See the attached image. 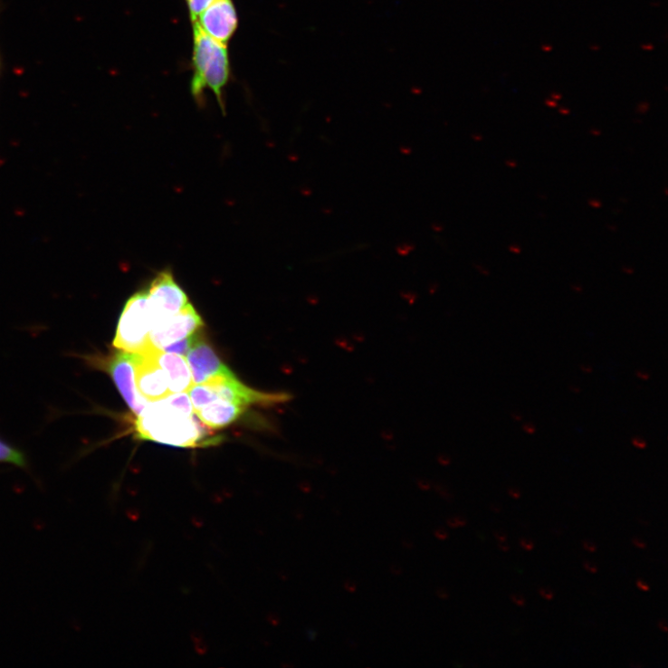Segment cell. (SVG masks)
Instances as JSON below:
<instances>
[{
    "label": "cell",
    "instance_id": "obj_14",
    "mask_svg": "<svg viewBox=\"0 0 668 668\" xmlns=\"http://www.w3.org/2000/svg\"><path fill=\"white\" fill-rule=\"evenodd\" d=\"M186 2H187L188 5L192 22H195L197 20L199 14L205 10L214 2V0H186Z\"/></svg>",
    "mask_w": 668,
    "mask_h": 668
},
{
    "label": "cell",
    "instance_id": "obj_47",
    "mask_svg": "<svg viewBox=\"0 0 668 668\" xmlns=\"http://www.w3.org/2000/svg\"><path fill=\"white\" fill-rule=\"evenodd\" d=\"M607 229H608V230H609L610 232H612V233H616V232H617V227H616V225H609V226H607Z\"/></svg>",
    "mask_w": 668,
    "mask_h": 668
},
{
    "label": "cell",
    "instance_id": "obj_32",
    "mask_svg": "<svg viewBox=\"0 0 668 668\" xmlns=\"http://www.w3.org/2000/svg\"><path fill=\"white\" fill-rule=\"evenodd\" d=\"M495 538L498 539V541H505L507 539V535L504 532L498 531L494 533Z\"/></svg>",
    "mask_w": 668,
    "mask_h": 668
},
{
    "label": "cell",
    "instance_id": "obj_23",
    "mask_svg": "<svg viewBox=\"0 0 668 668\" xmlns=\"http://www.w3.org/2000/svg\"><path fill=\"white\" fill-rule=\"evenodd\" d=\"M508 250L512 254L518 255V254H521L522 253V248H521V246H519L518 244H510L508 246Z\"/></svg>",
    "mask_w": 668,
    "mask_h": 668
},
{
    "label": "cell",
    "instance_id": "obj_18",
    "mask_svg": "<svg viewBox=\"0 0 668 668\" xmlns=\"http://www.w3.org/2000/svg\"><path fill=\"white\" fill-rule=\"evenodd\" d=\"M511 601L518 606H526V599L524 596H520V594H512L511 596Z\"/></svg>",
    "mask_w": 668,
    "mask_h": 668
},
{
    "label": "cell",
    "instance_id": "obj_45",
    "mask_svg": "<svg viewBox=\"0 0 668 668\" xmlns=\"http://www.w3.org/2000/svg\"><path fill=\"white\" fill-rule=\"evenodd\" d=\"M589 49L592 52H598V51L601 50V47L599 45H590Z\"/></svg>",
    "mask_w": 668,
    "mask_h": 668
},
{
    "label": "cell",
    "instance_id": "obj_51",
    "mask_svg": "<svg viewBox=\"0 0 668 668\" xmlns=\"http://www.w3.org/2000/svg\"><path fill=\"white\" fill-rule=\"evenodd\" d=\"M664 195L667 196V188L664 189Z\"/></svg>",
    "mask_w": 668,
    "mask_h": 668
},
{
    "label": "cell",
    "instance_id": "obj_36",
    "mask_svg": "<svg viewBox=\"0 0 668 668\" xmlns=\"http://www.w3.org/2000/svg\"><path fill=\"white\" fill-rule=\"evenodd\" d=\"M589 134L593 137H600L602 136V131L598 129L593 128L589 130Z\"/></svg>",
    "mask_w": 668,
    "mask_h": 668
},
{
    "label": "cell",
    "instance_id": "obj_31",
    "mask_svg": "<svg viewBox=\"0 0 668 668\" xmlns=\"http://www.w3.org/2000/svg\"><path fill=\"white\" fill-rule=\"evenodd\" d=\"M505 166L508 168L515 169L518 167V163L513 159H508L505 161Z\"/></svg>",
    "mask_w": 668,
    "mask_h": 668
},
{
    "label": "cell",
    "instance_id": "obj_6",
    "mask_svg": "<svg viewBox=\"0 0 668 668\" xmlns=\"http://www.w3.org/2000/svg\"><path fill=\"white\" fill-rule=\"evenodd\" d=\"M204 327V321L190 303L179 313L156 324L150 332L152 346L163 350L166 347L194 336Z\"/></svg>",
    "mask_w": 668,
    "mask_h": 668
},
{
    "label": "cell",
    "instance_id": "obj_20",
    "mask_svg": "<svg viewBox=\"0 0 668 668\" xmlns=\"http://www.w3.org/2000/svg\"><path fill=\"white\" fill-rule=\"evenodd\" d=\"M583 547L587 551L590 553L596 552L597 550V545L589 540L583 541Z\"/></svg>",
    "mask_w": 668,
    "mask_h": 668
},
{
    "label": "cell",
    "instance_id": "obj_41",
    "mask_svg": "<svg viewBox=\"0 0 668 668\" xmlns=\"http://www.w3.org/2000/svg\"><path fill=\"white\" fill-rule=\"evenodd\" d=\"M511 418H512V419H513V420H514L515 422H521V421H522V419H523L522 415H519V414H512V415H511Z\"/></svg>",
    "mask_w": 668,
    "mask_h": 668
},
{
    "label": "cell",
    "instance_id": "obj_2",
    "mask_svg": "<svg viewBox=\"0 0 668 668\" xmlns=\"http://www.w3.org/2000/svg\"><path fill=\"white\" fill-rule=\"evenodd\" d=\"M194 79L192 92L195 99L202 103L204 91L211 90L217 97L223 110V90L230 80V60L226 44H222L208 35L194 22Z\"/></svg>",
    "mask_w": 668,
    "mask_h": 668
},
{
    "label": "cell",
    "instance_id": "obj_12",
    "mask_svg": "<svg viewBox=\"0 0 668 668\" xmlns=\"http://www.w3.org/2000/svg\"><path fill=\"white\" fill-rule=\"evenodd\" d=\"M246 408L231 401L216 399L195 412L200 421L212 429H222L235 423Z\"/></svg>",
    "mask_w": 668,
    "mask_h": 668
},
{
    "label": "cell",
    "instance_id": "obj_17",
    "mask_svg": "<svg viewBox=\"0 0 668 668\" xmlns=\"http://www.w3.org/2000/svg\"><path fill=\"white\" fill-rule=\"evenodd\" d=\"M650 110V103L648 101H642L637 105L636 111L639 115H646Z\"/></svg>",
    "mask_w": 668,
    "mask_h": 668
},
{
    "label": "cell",
    "instance_id": "obj_26",
    "mask_svg": "<svg viewBox=\"0 0 668 668\" xmlns=\"http://www.w3.org/2000/svg\"><path fill=\"white\" fill-rule=\"evenodd\" d=\"M636 376L639 379L643 381H648L650 379V375L644 370H638Z\"/></svg>",
    "mask_w": 668,
    "mask_h": 668
},
{
    "label": "cell",
    "instance_id": "obj_11",
    "mask_svg": "<svg viewBox=\"0 0 668 668\" xmlns=\"http://www.w3.org/2000/svg\"><path fill=\"white\" fill-rule=\"evenodd\" d=\"M153 354L168 377L172 394L187 392L193 386L191 369L185 357L157 348Z\"/></svg>",
    "mask_w": 668,
    "mask_h": 668
},
{
    "label": "cell",
    "instance_id": "obj_39",
    "mask_svg": "<svg viewBox=\"0 0 668 668\" xmlns=\"http://www.w3.org/2000/svg\"><path fill=\"white\" fill-rule=\"evenodd\" d=\"M477 269L480 271L482 275L489 276L491 274V272L487 270L485 267L476 266Z\"/></svg>",
    "mask_w": 668,
    "mask_h": 668
},
{
    "label": "cell",
    "instance_id": "obj_49",
    "mask_svg": "<svg viewBox=\"0 0 668 668\" xmlns=\"http://www.w3.org/2000/svg\"><path fill=\"white\" fill-rule=\"evenodd\" d=\"M651 6H652V7H658V6H660V4H654V3H653V4H651Z\"/></svg>",
    "mask_w": 668,
    "mask_h": 668
},
{
    "label": "cell",
    "instance_id": "obj_8",
    "mask_svg": "<svg viewBox=\"0 0 668 668\" xmlns=\"http://www.w3.org/2000/svg\"><path fill=\"white\" fill-rule=\"evenodd\" d=\"M185 358L196 385L206 384L232 373L206 342L201 329L196 334L194 344Z\"/></svg>",
    "mask_w": 668,
    "mask_h": 668
},
{
    "label": "cell",
    "instance_id": "obj_29",
    "mask_svg": "<svg viewBox=\"0 0 668 668\" xmlns=\"http://www.w3.org/2000/svg\"><path fill=\"white\" fill-rule=\"evenodd\" d=\"M622 272L628 276H633L635 273V270L633 267L629 266H624L622 267Z\"/></svg>",
    "mask_w": 668,
    "mask_h": 668
},
{
    "label": "cell",
    "instance_id": "obj_43",
    "mask_svg": "<svg viewBox=\"0 0 668 668\" xmlns=\"http://www.w3.org/2000/svg\"><path fill=\"white\" fill-rule=\"evenodd\" d=\"M541 50L544 52H550L552 51V46H550V45H543V46H541Z\"/></svg>",
    "mask_w": 668,
    "mask_h": 668
},
{
    "label": "cell",
    "instance_id": "obj_42",
    "mask_svg": "<svg viewBox=\"0 0 668 668\" xmlns=\"http://www.w3.org/2000/svg\"><path fill=\"white\" fill-rule=\"evenodd\" d=\"M658 626L663 631V633H666L667 626H666V622L665 621H663V620L660 621L658 623Z\"/></svg>",
    "mask_w": 668,
    "mask_h": 668
},
{
    "label": "cell",
    "instance_id": "obj_15",
    "mask_svg": "<svg viewBox=\"0 0 668 668\" xmlns=\"http://www.w3.org/2000/svg\"><path fill=\"white\" fill-rule=\"evenodd\" d=\"M634 447L638 450H645L647 448V442L642 437H635L633 441Z\"/></svg>",
    "mask_w": 668,
    "mask_h": 668
},
{
    "label": "cell",
    "instance_id": "obj_34",
    "mask_svg": "<svg viewBox=\"0 0 668 668\" xmlns=\"http://www.w3.org/2000/svg\"><path fill=\"white\" fill-rule=\"evenodd\" d=\"M499 548H500L501 550L506 552V551H509L510 545L506 542V540L505 541H500Z\"/></svg>",
    "mask_w": 668,
    "mask_h": 668
},
{
    "label": "cell",
    "instance_id": "obj_5",
    "mask_svg": "<svg viewBox=\"0 0 668 668\" xmlns=\"http://www.w3.org/2000/svg\"><path fill=\"white\" fill-rule=\"evenodd\" d=\"M148 315L152 328L187 307V294L176 282L170 272H163L146 290Z\"/></svg>",
    "mask_w": 668,
    "mask_h": 668
},
{
    "label": "cell",
    "instance_id": "obj_33",
    "mask_svg": "<svg viewBox=\"0 0 668 668\" xmlns=\"http://www.w3.org/2000/svg\"><path fill=\"white\" fill-rule=\"evenodd\" d=\"M559 114L564 117H568L571 114V110L567 107H562L559 109Z\"/></svg>",
    "mask_w": 668,
    "mask_h": 668
},
{
    "label": "cell",
    "instance_id": "obj_3",
    "mask_svg": "<svg viewBox=\"0 0 668 668\" xmlns=\"http://www.w3.org/2000/svg\"><path fill=\"white\" fill-rule=\"evenodd\" d=\"M152 329L146 291L130 297L119 318L113 347L120 351L145 354L155 348L151 344Z\"/></svg>",
    "mask_w": 668,
    "mask_h": 668
},
{
    "label": "cell",
    "instance_id": "obj_13",
    "mask_svg": "<svg viewBox=\"0 0 668 668\" xmlns=\"http://www.w3.org/2000/svg\"><path fill=\"white\" fill-rule=\"evenodd\" d=\"M0 463L12 464L21 469L28 467L25 454L2 438H0Z\"/></svg>",
    "mask_w": 668,
    "mask_h": 668
},
{
    "label": "cell",
    "instance_id": "obj_40",
    "mask_svg": "<svg viewBox=\"0 0 668 668\" xmlns=\"http://www.w3.org/2000/svg\"><path fill=\"white\" fill-rule=\"evenodd\" d=\"M641 48L645 52H651L654 50V46L653 44H643Z\"/></svg>",
    "mask_w": 668,
    "mask_h": 668
},
{
    "label": "cell",
    "instance_id": "obj_28",
    "mask_svg": "<svg viewBox=\"0 0 668 668\" xmlns=\"http://www.w3.org/2000/svg\"><path fill=\"white\" fill-rule=\"evenodd\" d=\"M545 105L550 109H556L557 107H558V101L549 98L545 100Z\"/></svg>",
    "mask_w": 668,
    "mask_h": 668
},
{
    "label": "cell",
    "instance_id": "obj_9",
    "mask_svg": "<svg viewBox=\"0 0 668 668\" xmlns=\"http://www.w3.org/2000/svg\"><path fill=\"white\" fill-rule=\"evenodd\" d=\"M154 349L145 354H138L136 362L137 389L148 402L161 400L172 395L168 377L155 358Z\"/></svg>",
    "mask_w": 668,
    "mask_h": 668
},
{
    "label": "cell",
    "instance_id": "obj_50",
    "mask_svg": "<svg viewBox=\"0 0 668 668\" xmlns=\"http://www.w3.org/2000/svg\"><path fill=\"white\" fill-rule=\"evenodd\" d=\"M626 201H627L626 199H623V198H621V202H622V203H625V204H626V203H627Z\"/></svg>",
    "mask_w": 668,
    "mask_h": 668
},
{
    "label": "cell",
    "instance_id": "obj_16",
    "mask_svg": "<svg viewBox=\"0 0 668 668\" xmlns=\"http://www.w3.org/2000/svg\"><path fill=\"white\" fill-rule=\"evenodd\" d=\"M539 593L540 594V596L548 601H551L554 597V593L551 589L547 587H540L539 589Z\"/></svg>",
    "mask_w": 668,
    "mask_h": 668
},
{
    "label": "cell",
    "instance_id": "obj_38",
    "mask_svg": "<svg viewBox=\"0 0 668 668\" xmlns=\"http://www.w3.org/2000/svg\"><path fill=\"white\" fill-rule=\"evenodd\" d=\"M581 370L583 371L584 374H587V375H589V374L592 373V367L590 366H588V365H587V366L586 365H582L581 366Z\"/></svg>",
    "mask_w": 668,
    "mask_h": 668
},
{
    "label": "cell",
    "instance_id": "obj_46",
    "mask_svg": "<svg viewBox=\"0 0 668 668\" xmlns=\"http://www.w3.org/2000/svg\"><path fill=\"white\" fill-rule=\"evenodd\" d=\"M570 389H571V391H572V392H574L575 394H578V393H580V388H579L578 386H571Z\"/></svg>",
    "mask_w": 668,
    "mask_h": 668
},
{
    "label": "cell",
    "instance_id": "obj_10",
    "mask_svg": "<svg viewBox=\"0 0 668 668\" xmlns=\"http://www.w3.org/2000/svg\"><path fill=\"white\" fill-rule=\"evenodd\" d=\"M199 16L200 23L196 22L208 35L222 44L228 43L238 26L233 0H214Z\"/></svg>",
    "mask_w": 668,
    "mask_h": 668
},
{
    "label": "cell",
    "instance_id": "obj_7",
    "mask_svg": "<svg viewBox=\"0 0 668 668\" xmlns=\"http://www.w3.org/2000/svg\"><path fill=\"white\" fill-rule=\"evenodd\" d=\"M206 385L218 398L234 402L245 408L250 405L273 406L291 398L286 393L267 394L251 389L242 384L233 373L218 377Z\"/></svg>",
    "mask_w": 668,
    "mask_h": 668
},
{
    "label": "cell",
    "instance_id": "obj_48",
    "mask_svg": "<svg viewBox=\"0 0 668 668\" xmlns=\"http://www.w3.org/2000/svg\"><path fill=\"white\" fill-rule=\"evenodd\" d=\"M472 138H473V139H474V140H476V141H480V140H482V136H480V135H476V136H475V135H473V137H472Z\"/></svg>",
    "mask_w": 668,
    "mask_h": 668
},
{
    "label": "cell",
    "instance_id": "obj_27",
    "mask_svg": "<svg viewBox=\"0 0 668 668\" xmlns=\"http://www.w3.org/2000/svg\"><path fill=\"white\" fill-rule=\"evenodd\" d=\"M508 492H509V495L513 499L517 500V499L521 498V491H520L517 489H514V488L509 489Z\"/></svg>",
    "mask_w": 668,
    "mask_h": 668
},
{
    "label": "cell",
    "instance_id": "obj_21",
    "mask_svg": "<svg viewBox=\"0 0 668 668\" xmlns=\"http://www.w3.org/2000/svg\"><path fill=\"white\" fill-rule=\"evenodd\" d=\"M587 205L593 209H601L603 207V203L601 202V200L596 198L588 199Z\"/></svg>",
    "mask_w": 668,
    "mask_h": 668
},
{
    "label": "cell",
    "instance_id": "obj_4",
    "mask_svg": "<svg viewBox=\"0 0 668 668\" xmlns=\"http://www.w3.org/2000/svg\"><path fill=\"white\" fill-rule=\"evenodd\" d=\"M137 353L118 352L107 358L87 357L88 363L106 371L130 410L138 416L148 401L138 392L136 386Z\"/></svg>",
    "mask_w": 668,
    "mask_h": 668
},
{
    "label": "cell",
    "instance_id": "obj_24",
    "mask_svg": "<svg viewBox=\"0 0 668 668\" xmlns=\"http://www.w3.org/2000/svg\"><path fill=\"white\" fill-rule=\"evenodd\" d=\"M536 427L532 424H525L523 425V431L528 434H534L536 433Z\"/></svg>",
    "mask_w": 668,
    "mask_h": 668
},
{
    "label": "cell",
    "instance_id": "obj_1",
    "mask_svg": "<svg viewBox=\"0 0 668 668\" xmlns=\"http://www.w3.org/2000/svg\"><path fill=\"white\" fill-rule=\"evenodd\" d=\"M195 415L178 410L166 398L148 402L138 415L136 433L139 439L176 448H203L221 442L210 437Z\"/></svg>",
    "mask_w": 668,
    "mask_h": 668
},
{
    "label": "cell",
    "instance_id": "obj_19",
    "mask_svg": "<svg viewBox=\"0 0 668 668\" xmlns=\"http://www.w3.org/2000/svg\"><path fill=\"white\" fill-rule=\"evenodd\" d=\"M520 545L526 550H532L534 549V542L529 539H520Z\"/></svg>",
    "mask_w": 668,
    "mask_h": 668
},
{
    "label": "cell",
    "instance_id": "obj_37",
    "mask_svg": "<svg viewBox=\"0 0 668 668\" xmlns=\"http://www.w3.org/2000/svg\"><path fill=\"white\" fill-rule=\"evenodd\" d=\"M571 289L576 293H581V292H583V290H584L583 287L580 284H573L571 286Z\"/></svg>",
    "mask_w": 668,
    "mask_h": 668
},
{
    "label": "cell",
    "instance_id": "obj_22",
    "mask_svg": "<svg viewBox=\"0 0 668 668\" xmlns=\"http://www.w3.org/2000/svg\"><path fill=\"white\" fill-rule=\"evenodd\" d=\"M584 568L587 572L591 574H596L598 572V567L591 562H585Z\"/></svg>",
    "mask_w": 668,
    "mask_h": 668
},
{
    "label": "cell",
    "instance_id": "obj_44",
    "mask_svg": "<svg viewBox=\"0 0 668 668\" xmlns=\"http://www.w3.org/2000/svg\"><path fill=\"white\" fill-rule=\"evenodd\" d=\"M491 508L495 512H500L501 511V506L499 504H492Z\"/></svg>",
    "mask_w": 668,
    "mask_h": 668
},
{
    "label": "cell",
    "instance_id": "obj_35",
    "mask_svg": "<svg viewBox=\"0 0 668 668\" xmlns=\"http://www.w3.org/2000/svg\"><path fill=\"white\" fill-rule=\"evenodd\" d=\"M550 99H552V100H554L556 101H559V100H561L563 99V95L561 93H559V92H553V93L550 94Z\"/></svg>",
    "mask_w": 668,
    "mask_h": 668
},
{
    "label": "cell",
    "instance_id": "obj_30",
    "mask_svg": "<svg viewBox=\"0 0 668 668\" xmlns=\"http://www.w3.org/2000/svg\"><path fill=\"white\" fill-rule=\"evenodd\" d=\"M637 587L643 591H648L650 589L649 585L642 579L637 580Z\"/></svg>",
    "mask_w": 668,
    "mask_h": 668
},
{
    "label": "cell",
    "instance_id": "obj_25",
    "mask_svg": "<svg viewBox=\"0 0 668 668\" xmlns=\"http://www.w3.org/2000/svg\"><path fill=\"white\" fill-rule=\"evenodd\" d=\"M633 543L639 549H645L647 547L646 542L640 538H635Z\"/></svg>",
    "mask_w": 668,
    "mask_h": 668
}]
</instances>
